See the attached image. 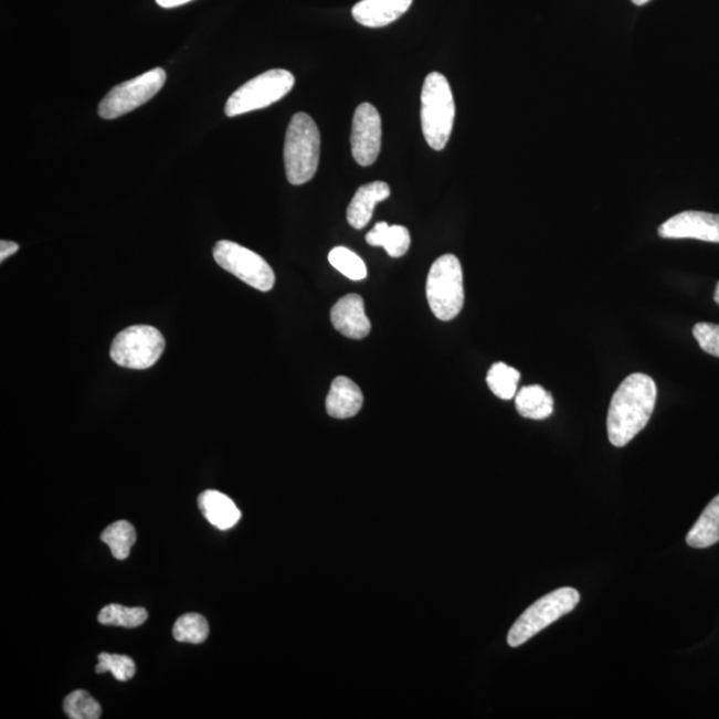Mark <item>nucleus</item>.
<instances>
[{"label":"nucleus","instance_id":"nucleus-1","mask_svg":"<svg viewBox=\"0 0 719 719\" xmlns=\"http://www.w3.org/2000/svg\"><path fill=\"white\" fill-rule=\"evenodd\" d=\"M656 401L657 385L651 376H627L614 392L609 406V442L617 448L630 444L649 423Z\"/></svg>","mask_w":719,"mask_h":719},{"label":"nucleus","instance_id":"nucleus-2","mask_svg":"<svg viewBox=\"0 0 719 719\" xmlns=\"http://www.w3.org/2000/svg\"><path fill=\"white\" fill-rule=\"evenodd\" d=\"M320 131L306 113L290 119L284 145L285 173L290 184L302 186L315 177L320 159Z\"/></svg>","mask_w":719,"mask_h":719},{"label":"nucleus","instance_id":"nucleus-3","mask_svg":"<svg viewBox=\"0 0 719 719\" xmlns=\"http://www.w3.org/2000/svg\"><path fill=\"white\" fill-rule=\"evenodd\" d=\"M455 116V99L448 81L443 74L431 73L421 91V127L433 150L442 151L448 145Z\"/></svg>","mask_w":719,"mask_h":719},{"label":"nucleus","instance_id":"nucleus-4","mask_svg":"<svg viewBox=\"0 0 719 719\" xmlns=\"http://www.w3.org/2000/svg\"><path fill=\"white\" fill-rule=\"evenodd\" d=\"M426 299L438 320L455 319L464 307L462 263L455 255H444L432 264L426 278Z\"/></svg>","mask_w":719,"mask_h":719},{"label":"nucleus","instance_id":"nucleus-5","mask_svg":"<svg viewBox=\"0 0 719 719\" xmlns=\"http://www.w3.org/2000/svg\"><path fill=\"white\" fill-rule=\"evenodd\" d=\"M579 602L580 593L573 588H560L543 595L542 599L530 605L511 626L508 634L509 646L518 647L528 643L553 622L573 612Z\"/></svg>","mask_w":719,"mask_h":719},{"label":"nucleus","instance_id":"nucleus-6","mask_svg":"<svg viewBox=\"0 0 719 719\" xmlns=\"http://www.w3.org/2000/svg\"><path fill=\"white\" fill-rule=\"evenodd\" d=\"M295 86V76L287 70H269L237 88L225 105V115L233 118L267 108L284 98Z\"/></svg>","mask_w":719,"mask_h":719},{"label":"nucleus","instance_id":"nucleus-7","mask_svg":"<svg viewBox=\"0 0 719 719\" xmlns=\"http://www.w3.org/2000/svg\"><path fill=\"white\" fill-rule=\"evenodd\" d=\"M165 348L166 340L160 330L150 326H133L116 336L109 355L120 367L148 369L157 364Z\"/></svg>","mask_w":719,"mask_h":719},{"label":"nucleus","instance_id":"nucleus-8","mask_svg":"<svg viewBox=\"0 0 719 719\" xmlns=\"http://www.w3.org/2000/svg\"><path fill=\"white\" fill-rule=\"evenodd\" d=\"M215 262L252 288L268 293L274 288L276 277L274 269L256 252L243 247L230 240H220L213 247Z\"/></svg>","mask_w":719,"mask_h":719},{"label":"nucleus","instance_id":"nucleus-9","mask_svg":"<svg viewBox=\"0 0 719 719\" xmlns=\"http://www.w3.org/2000/svg\"><path fill=\"white\" fill-rule=\"evenodd\" d=\"M167 74L163 68H154L148 73L119 84L105 96L99 105L102 119L112 120L146 105L163 88Z\"/></svg>","mask_w":719,"mask_h":719},{"label":"nucleus","instance_id":"nucleus-10","mask_svg":"<svg viewBox=\"0 0 719 719\" xmlns=\"http://www.w3.org/2000/svg\"><path fill=\"white\" fill-rule=\"evenodd\" d=\"M352 155L356 163L369 167L379 158L381 150V118L378 109L362 103L353 116L351 135Z\"/></svg>","mask_w":719,"mask_h":719},{"label":"nucleus","instance_id":"nucleus-11","mask_svg":"<svg viewBox=\"0 0 719 719\" xmlns=\"http://www.w3.org/2000/svg\"><path fill=\"white\" fill-rule=\"evenodd\" d=\"M658 235L664 239H696L719 243V215L701 211H685L667 219L659 226Z\"/></svg>","mask_w":719,"mask_h":719},{"label":"nucleus","instance_id":"nucleus-12","mask_svg":"<svg viewBox=\"0 0 719 719\" xmlns=\"http://www.w3.org/2000/svg\"><path fill=\"white\" fill-rule=\"evenodd\" d=\"M330 321L348 339L360 340L371 332V321L366 314L364 300L359 295H346L330 310Z\"/></svg>","mask_w":719,"mask_h":719},{"label":"nucleus","instance_id":"nucleus-13","mask_svg":"<svg viewBox=\"0 0 719 719\" xmlns=\"http://www.w3.org/2000/svg\"><path fill=\"white\" fill-rule=\"evenodd\" d=\"M413 0H361L352 9L355 21L366 28L379 29L396 22L411 9Z\"/></svg>","mask_w":719,"mask_h":719},{"label":"nucleus","instance_id":"nucleus-14","mask_svg":"<svg viewBox=\"0 0 719 719\" xmlns=\"http://www.w3.org/2000/svg\"><path fill=\"white\" fill-rule=\"evenodd\" d=\"M391 197V188L384 181H373L356 191L347 210L348 223L355 230L366 229L371 222L376 204Z\"/></svg>","mask_w":719,"mask_h":719},{"label":"nucleus","instance_id":"nucleus-15","mask_svg":"<svg viewBox=\"0 0 719 719\" xmlns=\"http://www.w3.org/2000/svg\"><path fill=\"white\" fill-rule=\"evenodd\" d=\"M364 403V396L351 379L336 378L330 385L326 401L327 412L330 417L345 420L356 416Z\"/></svg>","mask_w":719,"mask_h":719},{"label":"nucleus","instance_id":"nucleus-16","mask_svg":"<svg viewBox=\"0 0 719 719\" xmlns=\"http://www.w3.org/2000/svg\"><path fill=\"white\" fill-rule=\"evenodd\" d=\"M205 520L220 530H229L240 521L242 511L229 496L219 490H204L198 498Z\"/></svg>","mask_w":719,"mask_h":719},{"label":"nucleus","instance_id":"nucleus-17","mask_svg":"<svg viewBox=\"0 0 719 719\" xmlns=\"http://www.w3.org/2000/svg\"><path fill=\"white\" fill-rule=\"evenodd\" d=\"M367 243L372 247H382L391 257L404 256L411 247L410 231L403 225L378 223L367 233Z\"/></svg>","mask_w":719,"mask_h":719},{"label":"nucleus","instance_id":"nucleus-18","mask_svg":"<svg viewBox=\"0 0 719 719\" xmlns=\"http://www.w3.org/2000/svg\"><path fill=\"white\" fill-rule=\"evenodd\" d=\"M516 410L525 419L546 420L552 416L554 400L540 385L524 387L516 394Z\"/></svg>","mask_w":719,"mask_h":719},{"label":"nucleus","instance_id":"nucleus-19","mask_svg":"<svg viewBox=\"0 0 719 719\" xmlns=\"http://www.w3.org/2000/svg\"><path fill=\"white\" fill-rule=\"evenodd\" d=\"M686 542L691 548L705 549L719 542V495L712 498L695 527L690 529Z\"/></svg>","mask_w":719,"mask_h":719},{"label":"nucleus","instance_id":"nucleus-20","mask_svg":"<svg viewBox=\"0 0 719 719\" xmlns=\"http://www.w3.org/2000/svg\"><path fill=\"white\" fill-rule=\"evenodd\" d=\"M101 540L112 549L116 560H127L131 548L136 542V530L131 522L120 520L116 521L105 529Z\"/></svg>","mask_w":719,"mask_h":719},{"label":"nucleus","instance_id":"nucleus-21","mask_svg":"<svg viewBox=\"0 0 719 719\" xmlns=\"http://www.w3.org/2000/svg\"><path fill=\"white\" fill-rule=\"evenodd\" d=\"M520 379V372L515 368L504 364V362H496V364L491 366L487 376L490 391L501 400H511L516 398Z\"/></svg>","mask_w":719,"mask_h":719},{"label":"nucleus","instance_id":"nucleus-22","mask_svg":"<svg viewBox=\"0 0 719 719\" xmlns=\"http://www.w3.org/2000/svg\"><path fill=\"white\" fill-rule=\"evenodd\" d=\"M147 618L148 613L145 607H127L119 604L103 607L98 615L102 625L128 627V630L145 624Z\"/></svg>","mask_w":719,"mask_h":719},{"label":"nucleus","instance_id":"nucleus-23","mask_svg":"<svg viewBox=\"0 0 719 719\" xmlns=\"http://www.w3.org/2000/svg\"><path fill=\"white\" fill-rule=\"evenodd\" d=\"M210 636L209 622L202 614L181 615L173 625V637L179 643L202 644Z\"/></svg>","mask_w":719,"mask_h":719},{"label":"nucleus","instance_id":"nucleus-24","mask_svg":"<svg viewBox=\"0 0 719 719\" xmlns=\"http://www.w3.org/2000/svg\"><path fill=\"white\" fill-rule=\"evenodd\" d=\"M64 712L71 719H98L102 717V706L89 692L75 690L64 699Z\"/></svg>","mask_w":719,"mask_h":719},{"label":"nucleus","instance_id":"nucleus-25","mask_svg":"<svg viewBox=\"0 0 719 719\" xmlns=\"http://www.w3.org/2000/svg\"><path fill=\"white\" fill-rule=\"evenodd\" d=\"M328 261L334 268L351 281H364L367 277V265L362 258L346 247H336L329 252Z\"/></svg>","mask_w":719,"mask_h":719},{"label":"nucleus","instance_id":"nucleus-26","mask_svg":"<svg viewBox=\"0 0 719 719\" xmlns=\"http://www.w3.org/2000/svg\"><path fill=\"white\" fill-rule=\"evenodd\" d=\"M98 660L99 663L95 667V672L98 675L112 673L120 683L129 681V679L135 677L136 665L131 657L121 656V654L102 653L99 654Z\"/></svg>","mask_w":719,"mask_h":719},{"label":"nucleus","instance_id":"nucleus-27","mask_svg":"<svg viewBox=\"0 0 719 719\" xmlns=\"http://www.w3.org/2000/svg\"><path fill=\"white\" fill-rule=\"evenodd\" d=\"M692 335L702 351L719 358V326L710 323H699L692 328Z\"/></svg>","mask_w":719,"mask_h":719},{"label":"nucleus","instance_id":"nucleus-28","mask_svg":"<svg viewBox=\"0 0 719 719\" xmlns=\"http://www.w3.org/2000/svg\"><path fill=\"white\" fill-rule=\"evenodd\" d=\"M18 250L19 245L17 243L2 240L0 242V262H4L6 258L17 254Z\"/></svg>","mask_w":719,"mask_h":719},{"label":"nucleus","instance_id":"nucleus-29","mask_svg":"<svg viewBox=\"0 0 719 719\" xmlns=\"http://www.w3.org/2000/svg\"><path fill=\"white\" fill-rule=\"evenodd\" d=\"M190 2H192V0H157V3L160 6V8L163 9L179 8V6H183Z\"/></svg>","mask_w":719,"mask_h":719},{"label":"nucleus","instance_id":"nucleus-30","mask_svg":"<svg viewBox=\"0 0 719 719\" xmlns=\"http://www.w3.org/2000/svg\"><path fill=\"white\" fill-rule=\"evenodd\" d=\"M632 2L637 6H644L647 2H651V0H632Z\"/></svg>","mask_w":719,"mask_h":719},{"label":"nucleus","instance_id":"nucleus-31","mask_svg":"<svg viewBox=\"0 0 719 719\" xmlns=\"http://www.w3.org/2000/svg\"><path fill=\"white\" fill-rule=\"evenodd\" d=\"M715 302L719 306V283L717 284V289H716V294H715Z\"/></svg>","mask_w":719,"mask_h":719}]
</instances>
